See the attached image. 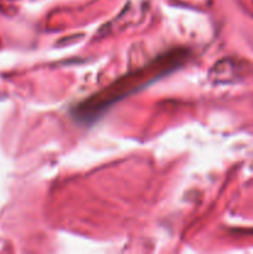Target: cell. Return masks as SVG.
<instances>
[{"instance_id": "6da1fadb", "label": "cell", "mask_w": 253, "mask_h": 254, "mask_svg": "<svg viewBox=\"0 0 253 254\" xmlns=\"http://www.w3.org/2000/svg\"><path fill=\"white\" fill-rule=\"evenodd\" d=\"M185 56V50H174L169 54L163 55V56L149 64L144 68L138 69L134 73L128 74L124 78H121L118 82L112 84L111 87L106 88L104 91L99 92L96 96L79 103L78 107L74 108V117H77L79 121L83 122L97 119V117H98L97 114L106 111L109 104L114 103L126 94L135 91L139 87L150 83L154 79L160 77L161 74L169 73L170 71H173L178 64L183 62Z\"/></svg>"}]
</instances>
